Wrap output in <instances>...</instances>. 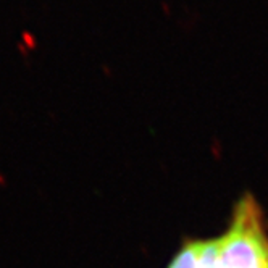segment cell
Segmentation results:
<instances>
[{"mask_svg": "<svg viewBox=\"0 0 268 268\" xmlns=\"http://www.w3.org/2000/svg\"><path fill=\"white\" fill-rule=\"evenodd\" d=\"M210 268H236L232 267L228 262L221 260L218 255H216V247H215V252H214V259H212V264H210Z\"/></svg>", "mask_w": 268, "mask_h": 268, "instance_id": "obj_2", "label": "cell"}, {"mask_svg": "<svg viewBox=\"0 0 268 268\" xmlns=\"http://www.w3.org/2000/svg\"><path fill=\"white\" fill-rule=\"evenodd\" d=\"M215 252V237L189 239L170 262L168 268H210Z\"/></svg>", "mask_w": 268, "mask_h": 268, "instance_id": "obj_1", "label": "cell"}]
</instances>
